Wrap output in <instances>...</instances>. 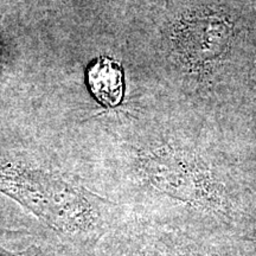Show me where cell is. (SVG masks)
I'll use <instances>...</instances> for the list:
<instances>
[{
	"label": "cell",
	"mask_w": 256,
	"mask_h": 256,
	"mask_svg": "<svg viewBox=\"0 0 256 256\" xmlns=\"http://www.w3.org/2000/svg\"><path fill=\"white\" fill-rule=\"evenodd\" d=\"M0 256H16V255H12V254H4V252H0Z\"/></svg>",
	"instance_id": "cell-4"
},
{
	"label": "cell",
	"mask_w": 256,
	"mask_h": 256,
	"mask_svg": "<svg viewBox=\"0 0 256 256\" xmlns=\"http://www.w3.org/2000/svg\"><path fill=\"white\" fill-rule=\"evenodd\" d=\"M232 24L223 14L203 12L185 17L176 28L180 60L188 68H206L229 49Z\"/></svg>",
	"instance_id": "cell-2"
},
{
	"label": "cell",
	"mask_w": 256,
	"mask_h": 256,
	"mask_svg": "<svg viewBox=\"0 0 256 256\" xmlns=\"http://www.w3.org/2000/svg\"><path fill=\"white\" fill-rule=\"evenodd\" d=\"M88 84L96 100L115 107L124 98V72L120 64L110 57H98L88 68Z\"/></svg>",
	"instance_id": "cell-3"
},
{
	"label": "cell",
	"mask_w": 256,
	"mask_h": 256,
	"mask_svg": "<svg viewBox=\"0 0 256 256\" xmlns=\"http://www.w3.org/2000/svg\"><path fill=\"white\" fill-rule=\"evenodd\" d=\"M142 256H256V238L165 226L148 234Z\"/></svg>",
	"instance_id": "cell-1"
}]
</instances>
